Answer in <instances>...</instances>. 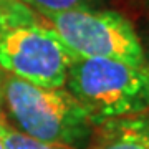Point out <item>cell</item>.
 <instances>
[{"instance_id": "1", "label": "cell", "mask_w": 149, "mask_h": 149, "mask_svg": "<svg viewBox=\"0 0 149 149\" xmlns=\"http://www.w3.org/2000/svg\"><path fill=\"white\" fill-rule=\"evenodd\" d=\"M0 104L15 129L48 144L86 149L96 129L65 88H40L3 73Z\"/></svg>"}, {"instance_id": "2", "label": "cell", "mask_w": 149, "mask_h": 149, "mask_svg": "<svg viewBox=\"0 0 149 149\" xmlns=\"http://www.w3.org/2000/svg\"><path fill=\"white\" fill-rule=\"evenodd\" d=\"M65 86L96 126L149 109L148 65L74 56Z\"/></svg>"}, {"instance_id": "3", "label": "cell", "mask_w": 149, "mask_h": 149, "mask_svg": "<svg viewBox=\"0 0 149 149\" xmlns=\"http://www.w3.org/2000/svg\"><path fill=\"white\" fill-rule=\"evenodd\" d=\"M43 18L74 56L119 60L138 66L148 65L134 27L118 12L78 8L47 13Z\"/></svg>"}, {"instance_id": "4", "label": "cell", "mask_w": 149, "mask_h": 149, "mask_svg": "<svg viewBox=\"0 0 149 149\" xmlns=\"http://www.w3.org/2000/svg\"><path fill=\"white\" fill-rule=\"evenodd\" d=\"M74 55L52 27L32 23L0 37V70L40 88H63Z\"/></svg>"}, {"instance_id": "5", "label": "cell", "mask_w": 149, "mask_h": 149, "mask_svg": "<svg viewBox=\"0 0 149 149\" xmlns=\"http://www.w3.org/2000/svg\"><path fill=\"white\" fill-rule=\"evenodd\" d=\"M86 149H149V109L98 124Z\"/></svg>"}, {"instance_id": "6", "label": "cell", "mask_w": 149, "mask_h": 149, "mask_svg": "<svg viewBox=\"0 0 149 149\" xmlns=\"http://www.w3.org/2000/svg\"><path fill=\"white\" fill-rule=\"evenodd\" d=\"M38 23L37 13L20 0H0V37L12 28Z\"/></svg>"}, {"instance_id": "7", "label": "cell", "mask_w": 149, "mask_h": 149, "mask_svg": "<svg viewBox=\"0 0 149 149\" xmlns=\"http://www.w3.org/2000/svg\"><path fill=\"white\" fill-rule=\"evenodd\" d=\"M0 138H2L3 149H71L30 138L27 134H23L22 131L15 129L12 124H8L3 118H0Z\"/></svg>"}, {"instance_id": "8", "label": "cell", "mask_w": 149, "mask_h": 149, "mask_svg": "<svg viewBox=\"0 0 149 149\" xmlns=\"http://www.w3.org/2000/svg\"><path fill=\"white\" fill-rule=\"evenodd\" d=\"M33 12H40V15L60 13V12L90 8V0H20Z\"/></svg>"}, {"instance_id": "9", "label": "cell", "mask_w": 149, "mask_h": 149, "mask_svg": "<svg viewBox=\"0 0 149 149\" xmlns=\"http://www.w3.org/2000/svg\"><path fill=\"white\" fill-rule=\"evenodd\" d=\"M2 78H3V71L0 70V95H2ZM0 114H2V104H0Z\"/></svg>"}, {"instance_id": "10", "label": "cell", "mask_w": 149, "mask_h": 149, "mask_svg": "<svg viewBox=\"0 0 149 149\" xmlns=\"http://www.w3.org/2000/svg\"><path fill=\"white\" fill-rule=\"evenodd\" d=\"M0 149H3V146H2V138H0Z\"/></svg>"}, {"instance_id": "11", "label": "cell", "mask_w": 149, "mask_h": 149, "mask_svg": "<svg viewBox=\"0 0 149 149\" xmlns=\"http://www.w3.org/2000/svg\"><path fill=\"white\" fill-rule=\"evenodd\" d=\"M148 66H149V61H148Z\"/></svg>"}]
</instances>
